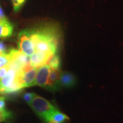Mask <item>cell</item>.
<instances>
[{
	"mask_svg": "<svg viewBox=\"0 0 123 123\" xmlns=\"http://www.w3.org/2000/svg\"><path fill=\"white\" fill-rule=\"evenodd\" d=\"M26 0H12L13 9L14 12H18Z\"/></svg>",
	"mask_w": 123,
	"mask_h": 123,
	"instance_id": "5bb4252c",
	"label": "cell"
},
{
	"mask_svg": "<svg viewBox=\"0 0 123 123\" xmlns=\"http://www.w3.org/2000/svg\"><path fill=\"white\" fill-rule=\"evenodd\" d=\"M9 69H10V67H9L8 64L0 68V80L6 75Z\"/></svg>",
	"mask_w": 123,
	"mask_h": 123,
	"instance_id": "e0dca14e",
	"label": "cell"
},
{
	"mask_svg": "<svg viewBox=\"0 0 123 123\" xmlns=\"http://www.w3.org/2000/svg\"><path fill=\"white\" fill-rule=\"evenodd\" d=\"M13 25L9 20H0V39L12 36L13 33Z\"/></svg>",
	"mask_w": 123,
	"mask_h": 123,
	"instance_id": "8fae6325",
	"label": "cell"
},
{
	"mask_svg": "<svg viewBox=\"0 0 123 123\" xmlns=\"http://www.w3.org/2000/svg\"><path fill=\"white\" fill-rule=\"evenodd\" d=\"M18 73L14 69L10 68L6 75L0 80V94H5L6 91L13 84L16 80Z\"/></svg>",
	"mask_w": 123,
	"mask_h": 123,
	"instance_id": "5b68a950",
	"label": "cell"
},
{
	"mask_svg": "<svg viewBox=\"0 0 123 123\" xmlns=\"http://www.w3.org/2000/svg\"><path fill=\"white\" fill-rule=\"evenodd\" d=\"M5 99L4 97H0V110L5 109Z\"/></svg>",
	"mask_w": 123,
	"mask_h": 123,
	"instance_id": "d6986e66",
	"label": "cell"
},
{
	"mask_svg": "<svg viewBox=\"0 0 123 123\" xmlns=\"http://www.w3.org/2000/svg\"><path fill=\"white\" fill-rule=\"evenodd\" d=\"M68 120L69 118L67 115L57 110L50 113L44 121L46 123H64Z\"/></svg>",
	"mask_w": 123,
	"mask_h": 123,
	"instance_id": "30bf717a",
	"label": "cell"
},
{
	"mask_svg": "<svg viewBox=\"0 0 123 123\" xmlns=\"http://www.w3.org/2000/svg\"><path fill=\"white\" fill-rule=\"evenodd\" d=\"M47 64L50 66L51 69H58L61 65V60L59 55L55 54L49 59Z\"/></svg>",
	"mask_w": 123,
	"mask_h": 123,
	"instance_id": "7c38bea8",
	"label": "cell"
},
{
	"mask_svg": "<svg viewBox=\"0 0 123 123\" xmlns=\"http://www.w3.org/2000/svg\"><path fill=\"white\" fill-rule=\"evenodd\" d=\"M11 116V113L8 111L5 110V109L0 110V122L9 119Z\"/></svg>",
	"mask_w": 123,
	"mask_h": 123,
	"instance_id": "4fadbf2b",
	"label": "cell"
},
{
	"mask_svg": "<svg viewBox=\"0 0 123 123\" xmlns=\"http://www.w3.org/2000/svg\"><path fill=\"white\" fill-rule=\"evenodd\" d=\"M29 31L35 51L43 52L51 55L56 54L59 41V33L56 27L46 26L29 29Z\"/></svg>",
	"mask_w": 123,
	"mask_h": 123,
	"instance_id": "6da1fadb",
	"label": "cell"
},
{
	"mask_svg": "<svg viewBox=\"0 0 123 123\" xmlns=\"http://www.w3.org/2000/svg\"><path fill=\"white\" fill-rule=\"evenodd\" d=\"M6 53V47L2 42H0V55L5 54Z\"/></svg>",
	"mask_w": 123,
	"mask_h": 123,
	"instance_id": "ac0fdd59",
	"label": "cell"
},
{
	"mask_svg": "<svg viewBox=\"0 0 123 123\" xmlns=\"http://www.w3.org/2000/svg\"><path fill=\"white\" fill-rule=\"evenodd\" d=\"M0 20H7V18L5 15L4 11H3L1 6H0Z\"/></svg>",
	"mask_w": 123,
	"mask_h": 123,
	"instance_id": "ffe728a7",
	"label": "cell"
},
{
	"mask_svg": "<svg viewBox=\"0 0 123 123\" xmlns=\"http://www.w3.org/2000/svg\"><path fill=\"white\" fill-rule=\"evenodd\" d=\"M53 56V55H51L43 52L35 51L30 56V65L32 67L39 68L41 66L47 64L49 59Z\"/></svg>",
	"mask_w": 123,
	"mask_h": 123,
	"instance_id": "8992f818",
	"label": "cell"
},
{
	"mask_svg": "<svg viewBox=\"0 0 123 123\" xmlns=\"http://www.w3.org/2000/svg\"><path fill=\"white\" fill-rule=\"evenodd\" d=\"M9 58L7 54L0 55V68L9 63Z\"/></svg>",
	"mask_w": 123,
	"mask_h": 123,
	"instance_id": "2e32d148",
	"label": "cell"
},
{
	"mask_svg": "<svg viewBox=\"0 0 123 123\" xmlns=\"http://www.w3.org/2000/svg\"><path fill=\"white\" fill-rule=\"evenodd\" d=\"M61 70L58 69H51L50 76L49 78L48 83L46 88L51 91H55L60 86L59 79Z\"/></svg>",
	"mask_w": 123,
	"mask_h": 123,
	"instance_id": "ba28073f",
	"label": "cell"
},
{
	"mask_svg": "<svg viewBox=\"0 0 123 123\" xmlns=\"http://www.w3.org/2000/svg\"><path fill=\"white\" fill-rule=\"evenodd\" d=\"M29 106L39 117L44 120L46 117L52 112L58 109L50 101L35 94Z\"/></svg>",
	"mask_w": 123,
	"mask_h": 123,
	"instance_id": "7a4b0ae2",
	"label": "cell"
},
{
	"mask_svg": "<svg viewBox=\"0 0 123 123\" xmlns=\"http://www.w3.org/2000/svg\"><path fill=\"white\" fill-rule=\"evenodd\" d=\"M35 95V93H33V92H26V93H24L23 99H24V100L29 105L31 101L33 99Z\"/></svg>",
	"mask_w": 123,
	"mask_h": 123,
	"instance_id": "9a60e30c",
	"label": "cell"
},
{
	"mask_svg": "<svg viewBox=\"0 0 123 123\" xmlns=\"http://www.w3.org/2000/svg\"><path fill=\"white\" fill-rule=\"evenodd\" d=\"M51 72V68L48 64H44L38 68L34 86L46 88L47 85L49 78Z\"/></svg>",
	"mask_w": 123,
	"mask_h": 123,
	"instance_id": "277c9868",
	"label": "cell"
},
{
	"mask_svg": "<svg viewBox=\"0 0 123 123\" xmlns=\"http://www.w3.org/2000/svg\"><path fill=\"white\" fill-rule=\"evenodd\" d=\"M18 47L19 50L27 56H31L35 53V47L30 38L29 29L19 32L18 37Z\"/></svg>",
	"mask_w": 123,
	"mask_h": 123,
	"instance_id": "3957f363",
	"label": "cell"
},
{
	"mask_svg": "<svg viewBox=\"0 0 123 123\" xmlns=\"http://www.w3.org/2000/svg\"><path fill=\"white\" fill-rule=\"evenodd\" d=\"M76 83V78L74 75L68 72H63L61 73L59 79L60 86L65 88L73 87Z\"/></svg>",
	"mask_w": 123,
	"mask_h": 123,
	"instance_id": "9c48e42d",
	"label": "cell"
},
{
	"mask_svg": "<svg viewBox=\"0 0 123 123\" xmlns=\"http://www.w3.org/2000/svg\"><path fill=\"white\" fill-rule=\"evenodd\" d=\"M37 70V68L31 67L22 73L21 80L23 88L33 86Z\"/></svg>",
	"mask_w": 123,
	"mask_h": 123,
	"instance_id": "52a82bcc",
	"label": "cell"
}]
</instances>
